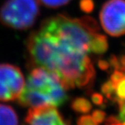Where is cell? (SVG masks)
I'll return each instance as SVG.
<instances>
[{"instance_id": "9c48e42d", "label": "cell", "mask_w": 125, "mask_h": 125, "mask_svg": "<svg viewBox=\"0 0 125 125\" xmlns=\"http://www.w3.org/2000/svg\"><path fill=\"white\" fill-rule=\"evenodd\" d=\"M42 5L48 8H58L68 4L71 0H38Z\"/></svg>"}, {"instance_id": "8fae6325", "label": "cell", "mask_w": 125, "mask_h": 125, "mask_svg": "<svg viewBox=\"0 0 125 125\" xmlns=\"http://www.w3.org/2000/svg\"><path fill=\"white\" fill-rule=\"evenodd\" d=\"M101 91L104 95L106 96L109 99H114L115 100V98L114 97V94H115V87L112 84L110 80L105 82L101 87Z\"/></svg>"}, {"instance_id": "30bf717a", "label": "cell", "mask_w": 125, "mask_h": 125, "mask_svg": "<svg viewBox=\"0 0 125 125\" xmlns=\"http://www.w3.org/2000/svg\"><path fill=\"white\" fill-rule=\"evenodd\" d=\"M115 94L118 100H125V75L115 86Z\"/></svg>"}, {"instance_id": "2e32d148", "label": "cell", "mask_w": 125, "mask_h": 125, "mask_svg": "<svg viewBox=\"0 0 125 125\" xmlns=\"http://www.w3.org/2000/svg\"><path fill=\"white\" fill-rule=\"evenodd\" d=\"M91 100L93 102V103H94L96 105H101L103 103L104 99L103 96L98 93H94L93 94L92 96H91Z\"/></svg>"}, {"instance_id": "3957f363", "label": "cell", "mask_w": 125, "mask_h": 125, "mask_svg": "<svg viewBox=\"0 0 125 125\" xmlns=\"http://www.w3.org/2000/svg\"><path fill=\"white\" fill-rule=\"evenodd\" d=\"M38 0H6L0 8V23L14 30H26L40 14Z\"/></svg>"}, {"instance_id": "5b68a950", "label": "cell", "mask_w": 125, "mask_h": 125, "mask_svg": "<svg viewBox=\"0 0 125 125\" xmlns=\"http://www.w3.org/2000/svg\"><path fill=\"white\" fill-rule=\"evenodd\" d=\"M24 87L25 78L19 67L9 63H0V101L17 100Z\"/></svg>"}, {"instance_id": "277c9868", "label": "cell", "mask_w": 125, "mask_h": 125, "mask_svg": "<svg viewBox=\"0 0 125 125\" xmlns=\"http://www.w3.org/2000/svg\"><path fill=\"white\" fill-rule=\"evenodd\" d=\"M103 30L112 37L125 35V0H108L100 11Z\"/></svg>"}, {"instance_id": "4fadbf2b", "label": "cell", "mask_w": 125, "mask_h": 125, "mask_svg": "<svg viewBox=\"0 0 125 125\" xmlns=\"http://www.w3.org/2000/svg\"><path fill=\"white\" fill-rule=\"evenodd\" d=\"M92 118L97 124H100L105 121V113L100 109H96L92 113Z\"/></svg>"}, {"instance_id": "7c38bea8", "label": "cell", "mask_w": 125, "mask_h": 125, "mask_svg": "<svg viewBox=\"0 0 125 125\" xmlns=\"http://www.w3.org/2000/svg\"><path fill=\"white\" fill-rule=\"evenodd\" d=\"M78 125H98L94 120L93 119L92 116L90 115H82L78 118L77 121Z\"/></svg>"}, {"instance_id": "5bb4252c", "label": "cell", "mask_w": 125, "mask_h": 125, "mask_svg": "<svg viewBox=\"0 0 125 125\" xmlns=\"http://www.w3.org/2000/svg\"><path fill=\"white\" fill-rule=\"evenodd\" d=\"M80 8L84 12H91L94 9L93 0H81L80 1Z\"/></svg>"}, {"instance_id": "52a82bcc", "label": "cell", "mask_w": 125, "mask_h": 125, "mask_svg": "<svg viewBox=\"0 0 125 125\" xmlns=\"http://www.w3.org/2000/svg\"><path fill=\"white\" fill-rule=\"evenodd\" d=\"M0 125H18V118L10 105L0 104Z\"/></svg>"}, {"instance_id": "e0dca14e", "label": "cell", "mask_w": 125, "mask_h": 125, "mask_svg": "<svg viewBox=\"0 0 125 125\" xmlns=\"http://www.w3.org/2000/svg\"><path fill=\"white\" fill-rule=\"evenodd\" d=\"M98 66L103 70H107L109 68V62L105 60H99V62H98Z\"/></svg>"}, {"instance_id": "8992f818", "label": "cell", "mask_w": 125, "mask_h": 125, "mask_svg": "<svg viewBox=\"0 0 125 125\" xmlns=\"http://www.w3.org/2000/svg\"><path fill=\"white\" fill-rule=\"evenodd\" d=\"M29 125H67L56 107L30 108L25 118Z\"/></svg>"}, {"instance_id": "6da1fadb", "label": "cell", "mask_w": 125, "mask_h": 125, "mask_svg": "<svg viewBox=\"0 0 125 125\" xmlns=\"http://www.w3.org/2000/svg\"><path fill=\"white\" fill-rule=\"evenodd\" d=\"M108 48L106 37L89 16L48 17L26 39L31 64L56 75L66 90L93 84L96 72L88 54H103Z\"/></svg>"}, {"instance_id": "9a60e30c", "label": "cell", "mask_w": 125, "mask_h": 125, "mask_svg": "<svg viewBox=\"0 0 125 125\" xmlns=\"http://www.w3.org/2000/svg\"><path fill=\"white\" fill-rule=\"evenodd\" d=\"M119 105V119L121 121H125V100H118V102Z\"/></svg>"}, {"instance_id": "7a4b0ae2", "label": "cell", "mask_w": 125, "mask_h": 125, "mask_svg": "<svg viewBox=\"0 0 125 125\" xmlns=\"http://www.w3.org/2000/svg\"><path fill=\"white\" fill-rule=\"evenodd\" d=\"M67 99L66 89L60 78L45 69L35 66L17 100L20 105L35 109L48 106L57 108Z\"/></svg>"}, {"instance_id": "ba28073f", "label": "cell", "mask_w": 125, "mask_h": 125, "mask_svg": "<svg viewBox=\"0 0 125 125\" xmlns=\"http://www.w3.org/2000/svg\"><path fill=\"white\" fill-rule=\"evenodd\" d=\"M72 109L78 113H88L92 109V104L84 97H78L72 102Z\"/></svg>"}]
</instances>
